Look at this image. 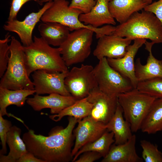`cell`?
I'll return each instance as SVG.
<instances>
[{
    "label": "cell",
    "instance_id": "9c48e42d",
    "mask_svg": "<svg viewBox=\"0 0 162 162\" xmlns=\"http://www.w3.org/2000/svg\"><path fill=\"white\" fill-rule=\"evenodd\" d=\"M94 68L91 65L82 64L69 71L64 84L71 95L77 100L86 97L93 89L98 87Z\"/></svg>",
    "mask_w": 162,
    "mask_h": 162
},
{
    "label": "cell",
    "instance_id": "83f0119b",
    "mask_svg": "<svg viewBox=\"0 0 162 162\" xmlns=\"http://www.w3.org/2000/svg\"><path fill=\"white\" fill-rule=\"evenodd\" d=\"M136 88L156 98H162V78H154L139 82Z\"/></svg>",
    "mask_w": 162,
    "mask_h": 162
},
{
    "label": "cell",
    "instance_id": "7402d4cb",
    "mask_svg": "<svg viewBox=\"0 0 162 162\" xmlns=\"http://www.w3.org/2000/svg\"><path fill=\"white\" fill-rule=\"evenodd\" d=\"M35 93L34 90L21 89L12 90L0 87V114L2 116L14 117L21 122L19 118L7 111L8 106L12 105L20 107L23 106L28 98L27 97Z\"/></svg>",
    "mask_w": 162,
    "mask_h": 162
},
{
    "label": "cell",
    "instance_id": "8992f818",
    "mask_svg": "<svg viewBox=\"0 0 162 162\" xmlns=\"http://www.w3.org/2000/svg\"><path fill=\"white\" fill-rule=\"evenodd\" d=\"M118 103L125 119L132 132L140 130L142 124L156 98L143 93L136 88L118 96Z\"/></svg>",
    "mask_w": 162,
    "mask_h": 162
},
{
    "label": "cell",
    "instance_id": "3957f363",
    "mask_svg": "<svg viewBox=\"0 0 162 162\" xmlns=\"http://www.w3.org/2000/svg\"><path fill=\"white\" fill-rule=\"evenodd\" d=\"M112 34L132 40L148 39L154 44L162 43V25L154 14L142 10L116 26Z\"/></svg>",
    "mask_w": 162,
    "mask_h": 162
},
{
    "label": "cell",
    "instance_id": "5bb4252c",
    "mask_svg": "<svg viewBox=\"0 0 162 162\" xmlns=\"http://www.w3.org/2000/svg\"><path fill=\"white\" fill-rule=\"evenodd\" d=\"M93 54L99 60L104 57L118 58L126 54L127 47L132 40L111 34L98 39Z\"/></svg>",
    "mask_w": 162,
    "mask_h": 162
},
{
    "label": "cell",
    "instance_id": "8d00e7d4",
    "mask_svg": "<svg viewBox=\"0 0 162 162\" xmlns=\"http://www.w3.org/2000/svg\"><path fill=\"white\" fill-rule=\"evenodd\" d=\"M143 1L150 4L152 3V0H142Z\"/></svg>",
    "mask_w": 162,
    "mask_h": 162
},
{
    "label": "cell",
    "instance_id": "d6986e66",
    "mask_svg": "<svg viewBox=\"0 0 162 162\" xmlns=\"http://www.w3.org/2000/svg\"><path fill=\"white\" fill-rule=\"evenodd\" d=\"M96 3L91 11L82 14L79 20L85 25L98 28L105 24L115 25L116 22L109 10L108 5L112 0H95Z\"/></svg>",
    "mask_w": 162,
    "mask_h": 162
},
{
    "label": "cell",
    "instance_id": "277c9868",
    "mask_svg": "<svg viewBox=\"0 0 162 162\" xmlns=\"http://www.w3.org/2000/svg\"><path fill=\"white\" fill-rule=\"evenodd\" d=\"M67 0H53L51 6L42 16L40 20L43 22H56L67 26L70 31L81 28H87L93 31L97 39L104 35H109L114 32L116 27L107 25L101 28H95L85 25L79 20L80 15L83 14L80 10L69 7Z\"/></svg>",
    "mask_w": 162,
    "mask_h": 162
},
{
    "label": "cell",
    "instance_id": "d6a6232c",
    "mask_svg": "<svg viewBox=\"0 0 162 162\" xmlns=\"http://www.w3.org/2000/svg\"><path fill=\"white\" fill-rule=\"evenodd\" d=\"M31 0L39 2V0H12L8 20L16 19L17 14L22 7L26 2Z\"/></svg>",
    "mask_w": 162,
    "mask_h": 162
},
{
    "label": "cell",
    "instance_id": "f546056e",
    "mask_svg": "<svg viewBox=\"0 0 162 162\" xmlns=\"http://www.w3.org/2000/svg\"><path fill=\"white\" fill-rule=\"evenodd\" d=\"M11 36L9 33L5 36L4 39L0 40V78L4 74L7 68L10 53V45L8 43L10 41Z\"/></svg>",
    "mask_w": 162,
    "mask_h": 162
},
{
    "label": "cell",
    "instance_id": "5b68a950",
    "mask_svg": "<svg viewBox=\"0 0 162 162\" xmlns=\"http://www.w3.org/2000/svg\"><path fill=\"white\" fill-rule=\"evenodd\" d=\"M10 58L7 69L1 78L0 87L12 90H34L25 63L23 45L14 37L11 38Z\"/></svg>",
    "mask_w": 162,
    "mask_h": 162
},
{
    "label": "cell",
    "instance_id": "e575fe53",
    "mask_svg": "<svg viewBox=\"0 0 162 162\" xmlns=\"http://www.w3.org/2000/svg\"><path fill=\"white\" fill-rule=\"evenodd\" d=\"M102 157V155L98 152L88 151L81 154L74 162H93Z\"/></svg>",
    "mask_w": 162,
    "mask_h": 162
},
{
    "label": "cell",
    "instance_id": "e0dca14e",
    "mask_svg": "<svg viewBox=\"0 0 162 162\" xmlns=\"http://www.w3.org/2000/svg\"><path fill=\"white\" fill-rule=\"evenodd\" d=\"M136 137L133 134L126 142L111 146L101 162H142V158L137 154L135 147Z\"/></svg>",
    "mask_w": 162,
    "mask_h": 162
},
{
    "label": "cell",
    "instance_id": "484cf974",
    "mask_svg": "<svg viewBox=\"0 0 162 162\" xmlns=\"http://www.w3.org/2000/svg\"><path fill=\"white\" fill-rule=\"evenodd\" d=\"M93 104L87 97L77 100L72 105L65 108L59 113L49 116L52 120L58 122L66 116L74 117L78 120L89 115Z\"/></svg>",
    "mask_w": 162,
    "mask_h": 162
},
{
    "label": "cell",
    "instance_id": "603a6c76",
    "mask_svg": "<svg viewBox=\"0 0 162 162\" xmlns=\"http://www.w3.org/2000/svg\"><path fill=\"white\" fill-rule=\"evenodd\" d=\"M38 30L41 37L54 46H60L70 33L67 26L56 22H42L39 24Z\"/></svg>",
    "mask_w": 162,
    "mask_h": 162
},
{
    "label": "cell",
    "instance_id": "cb8c5ba5",
    "mask_svg": "<svg viewBox=\"0 0 162 162\" xmlns=\"http://www.w3.org/2000/svg\"><path fill=\"white\" fill-rule=\"evenodd\" d=\"M21 132L19 128L15 125L12 126L8 133L7 138L9 152L6 155H0V162H16L28 152L26 145L20 136Z\"/></svg>",
    "mask_w": 162,
    "mask_h": 162
},
{
    "label": "cell",
    "instance_id": "8fae6325",
    "mask_svg": "<svg viewBox=\"0 0 162 162\" xmlns=\"http://www.w3.org/2000/svg\"><path fill=\"white\" fill-rule=\"evenodd\" d=\"M93 104L89 116L93 120L106 124L114 114L118 104V97L109 96L97 87L86 97Z\"/></svg>",
    "mask_w": 162,
    "mask_h": 162
},
{
    "label": "cell",
    "instance_id": "836d02e7",
    "mask_svg": "<svg viewBox=\"0 0 162 162\" xmlns=\"http://www.w3.org/2000/svg\"><path fill=\"white\" fill-rule=\"evenodd\" d=\"M143 10L154 14L162 25V0L148 4Z\"/></svg>",
    "mask_w": 162,
    "mask_h": 162
},
{
    "label": "cell",
    "instance_id": "4dcf8cb0",
    "mask_svg": "<svg viewBox=\"0 0 162 162\" xmlns=\"http://www.w3.org/2000/svg\"><path fill=\"white\" fill-rule=\"evenodd\" d=\"M12 126L11 121L4 118L3 116L0 114V138L2 146L0 150V155H5L7 153V134Z\"/></svg>",
    "mask_w": 162,
    "mask_h": 162
},
{
    "label": "cell",
    "instance_id": "ffe728a7",
    "mask_svg": "<svg viewBox=\"0 0 162 162\" xmlns=\"http://www.w3.org/2000/svg\"><path fill=\"white\" fill-rule=\"evenodd\" d=\"M148 4L142 0H112L109 2L108 7L113 17L121 24Z\"/></svg>",
    "mask_w": 162,
    "mask_h": 162
},
{
    "label": "cell",
    "instance_id": "7c38bea8",
    "mask_svg": "<svg viewBox=\"0 0 162 162\" xmlns=\"http://www.w3.org/2000/svg\"><path fill=\"white\" fill-rule=\"evenodd\" d=\"M52 2V0L47 2L38 12L30 14L22 21L17 19L8 20L4 25L3 28L5 31L16 33L23 46H28L33 41L32 34L35 26L45 12L51 6Z\"/></svg>",
    "mask_w": 162,
    "mask_h": 162
},
{
    "label": "cell",
    "instance_id": "d4e9b609",
    "mask_svg": "<svg viewBox=\"0 0 162 162\" xmlns=\"http://www.w3.org/2000/svg\"><path fill=\"white\" fill-rule=\"evenodd\" d=\"M140 130L148 134L162 130V98H156L142 124Z\"/></svg>",
    "mask_w": 162,
    "mask_h": 162
},
{
    "label": "cell",
    "instance_id": "f1b7e54d",
    "mask_svg": "<svg viewBox=\"0 0 162 162\" xmlns=\"http://www.w3.org/2000/svg\"><path fill=\"white\" fill-rule=\"evenodd\" d=\"M142 158L145 162H162V153L158 146L145 140L140 141Z\"/></svg>",
    "mask_w": 162,
    "mask_h": 162
},
{
    "label": "cell",
    "instance_id": "7a4b0ae2",
    "mask_svg": "<svg viewBox=\"0 0 162 162\" xmlns=\"http://www.w3.org/2000/svg\"><path fill=\"white\" fill-rule=\"evenodd\" d=\"M28 74L39 70L52 72L68 71L61 55L60 48L50 46L41 37L34 36L32 43L23 46Z\"/></svg>",
    "mask_w": 162,
    "mask_h": 162
},
{
    "label": "cell",
    "instance_id": "4fadbf2b",
    "mask_svg": "<svg viewBox=\"0 0 162 162\" xmlns=\"http://www.w3.org/2000/svg\"><path fill=\"white\" fill-rule=\"evenodd\" d=\"M73 131L75 142L72 151L74 157L82 146L100 137L106 130V124L96 121L89 116L79 120Z\"/></svg>",
    "mask_w": 162,
    "mask_h": 162
},
{
    "label": "cell",
    "instance_id": "ac0fdd59",
    "mask_svg": "<svg viewBox=\"0 0 162 162\" xmlns=\"http://www.w3.org/2000/svg\"><path fill=\"white\" fill-rule=\"evenodd\" d=\"M145 49L149 52V55L145 65L141 64L140 59H137L135 63L136 77L138 82L155 78H162V60H158L153 55L152 48L154 44L146 41Z\"/></svg>",
    "mask_w": 162,
    "mask_h": 162
},
{
    "label": "cell",
    "instance_id": "d590c367",
    "mask_svg": "<svg viewBox=\"0 0 162 162\" xmlns=\"http://www.w3.org/2000/svg\"><path fill=\"white\" fill-rule=\"evenodd\" d=\"M16 162H44L36 157L33 154L28 151L23 155Z\"/></svg>",
    "mask_w": 162,
    "mask_h": 162
},
{
    "label": "cell",
    "instance_id": "74e56055",
    "mask_svg": "<svg viewBox=\"0 0 162 162\" xmlns=\"http://www.w3.org/2000/svg\"><path fill=\"white\" fill-rule=\"evenodd\" d=\"M52 0H43L40 1V2L41 3L44 2H49L50 1H51Z\"/></svg>",
    "mask_w": 162,
    "mask_h": 162
},
{
    "label": "cell",
    "instance_id": "52a82bcc",
    "mask_svg": "<svg viewBox=\"0 0 162 162\" xmlns=\"http://www.w3.org/2000/svg\"><path fill=\"white\" fill-rule=\"evenodd\" d=\"M94 33L92 30L85 28L74 31L59 47L67 67L82 62L88 57Z\"/></svg>",
    "mask_w": 162,
    "mask_h": 162
},
{
    "label": "cell",
    "instance_id": "2e32d148",
    "mask_svg": "<svg viewBox=\"0 0 162 162\" xmlns=\"http://www.w3.org/2000/svg\"><path fill=\"white\" fill-rule=\"evenodd\" d=\"M77 100L72 96H64L54 93L47 96L36 94L33 97L28 98L26 102L34 111H38L44 109L49 108L51 113L56 114Z\"/></svg>",
    "mask_w": 162,
    "mask_h": 162
},
{
    "label": "cell",
    "instance_id": "1f68e13d",
    "mask_svg": "<svg viewBox=\"0 0 162 162\" xmlns=\"http://www.w3.org/2000/svg\"><path fill=\"white\" fill-rule=\"evenodd\" d=\"M96 3L95 0H71L69 7L78 9L83 14H86L91 11Z\"/></svg>",
    "mask_w": 162,
    "mask_h": 162
},
{
    "label": "cell",
    "instance_id": "30bf717a",
    "mask_svg": "<svg viewBox=\"0 0 162 162\" xmlns=\"http://www.w3.org/2000/svg\"><path fill=\"white\" fill-rule=\"evenodd\" d=\"M68 71L52 72L39 70L34 72L32 76L36 94L55 93L64 96H71L64 84V80Z\"/></svg>",
    "mask_w": 162,
    "mask_h": 162
},
{
    "label": "cell",
    "instance_id": "44dd1931",
    "mask_svg": "<svg viewBox=\"0 0 162 162\" xmlns=\"http://www.w3.org/2000/svg\"><path fill=\"white\" fill-rule=\"evenodd\" d=\"M106 127L108 131L113 133L116 145L125 143L133 135L130 125L124 119L123 110L118 103L114 114Z\"/></svg>",
    "mask_w": 162,
    "mask_h": 162
},
{
    "label": "cell",
    "instance_id": "4316f807",
    "mask_svg": "<svg viewBox=\"0 0 162 162\" xmlns=\"http://www.w3.org/2000/svg\"><path fill=\"white\" fill-rule=\"evenodd\" d=\"M114 142L113 133L107 130L98 139L80 148L74 157L72 162H74L81 154L88 151L98 152L104 158L108 154L111 146Z\"/></svg>",
    "mask_w": 162,
    "mask_h": 162
},
{
    "label": "cell",
    "instance_id": "9a60e30c",
    "mask_svg": "<svg viewBox=\"0 0 162 162\" xmlns=\"http://www.w3.org/2000/svg\"><path fill=\"white\" fill-rule=\"evenodd\" d=\"M134 40L133 44L127 47V52L124 57L118 58H107L109 65L129 79L134 88H136L138 82L135 74L134 58L139 49L145 44L146 40L139 39Z\"/></svg>",
    "mask_w": 162,
    "mask_h": 162
},
{
    "label": "cell",
    "instance_id": "ba28073f",
    "mask_svg": "<svg viewBox=\"0 0 162 162\" xmlns=\"http://www.w3.org/2000/svg\"><path fill=\"white\" fill-rule=\"evenodd\" d=\"M94 72L99 88L109 96L118 97L134 88L129 79L109 65L106 57L99 60Z\"/></svg>",
    "mask_w": 162,
    "mask_h": 162
},
{
    "label": "cell",
    "instance_id": "6da1fadb",
    "mask_svg": "<svg viewBox=\"0 0 162 162\" xmlns=\"http://www.w3.org/2000/svg\"><path fill=\"white\" fill-rule=\"evenodd\" d=\"M65 128L57 127L51 130L48 136L35 134L29 129L24 133L22 139L27 151L44 162L72 161L74 129L78 120L69 116Z\"/></svg>",
    "mask_w": 162,
    "mask_h": 162
}]
</instances>
